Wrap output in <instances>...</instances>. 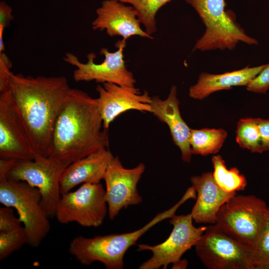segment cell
I'll return each mask as SVG.
<instances>
[{
  "instance_id": "24",
  "label": "cell",
  "mask_w": 269,
  "mask_h": 269,
  "mask_svg": "<svg viewBox=\"0 0 269 269\" xmlns=\"http://www.w3.org/2000/svg\"><path fill=\"white\" fill-rule=\"evenodd\" d=\"M27 243L24 227L9 232H0V260H3Z\"/></svg>"
},
{
  "instance_id": "17",
  "label": "cell",
  "mask_w": 269,
  "mask_h": 269,
  "mask_svg": "<svg viewBox=\"0 0 269 269\" xmlns=\"http://www.w3.org/2000/svg\"><path fill=\"white\" fill-rule=\"evenodd\" d=\"M150 105L151 113L168 127L174 144L180 150L182 159L190 162L192 154L189 143L191 129L181 117L176 87H171L165 100L158 96L151 98Z\"/></svg>"
},
{
  "instance_id": "29",
  "label": "cell",
  "mask_w": 269,
  "mask_h": 269,
  "mask_svg": "<svg viewBox=\"0 0 269 269\" xmlns=\"http://www.w3.org/2000/svg\"><path fill=\"white\" fill-rule=\"evenodd\" d=\"M259 127L263 151L269 150V119L259 118Z\"/></svg>"
},
{
  "instance_id": "4",
  "label": "cell",
  "mask_w": 269,
  "mask_h": 269,
  "mask_svg": "<svg viewBox=\"0 0 269 269\" xmlns=\"http://www.w3.org/2000/svg\"><path fill=\"white\" fill-rule=\"evenodd\" d=\"M41 199L39 189L27 182L0 178V203L16 210L27 234V244L32 248L39 246L51 228Z\"/></svg>"
},
{
  "instance_id": "20",
  "label": "cell",
  "mask_w": 269,
  "mask_h": 269,
  "mask_svg": "<svg viewBox=\"0 0 269 269\" xmlns=\"http://www.w3.org/2000/svg\"><path fill=\"white\" fill-rule=\"evenodd\" d=\"M228 135L222 129H191L189 143L194 154L208 155L217 153Z\"/></svg>"
},
{
  "instance_id": "12",
  "label": "cell",
  "mask_w": 269,
  "mask_h": 269,
  "mask_svg": "<svg viewBox=\"0 0 269 269\" xmlns=\"http://www.w3.org/2000/svg\"><path fill=\"white\" fill-rule=\"evenodd\" d=\"M145 168L143 163L133 168H125L118 156L113 157L103 179L106 186L105 200L110 219L114 220L122 209L142 202L137 185Z\"/></svg>"
},
{
  "instance_id": "23",
  "label": "cell",
  "mask_w": 269,
  "mask_h": 269,
  "mask_svg": "<svg viewBox=\"0 0 269 269\" xmlns=\"http://www.w3.org/2000/svg\"><path fill=\"white\" fill-rule=\"evenodd\" d=\"M133 6L140 23L149 35L156 30L155 15L158 10L171 0H117Z\"/></svg>"
},
{
  "instance_id": "13",
  "label": "cell",
  "mask_w": 269,
  "mask_h": 269,
  "mask_svg": "<svg viewBox=\"0 0 269 269\" xmlns=\"http://www.w3.org/2000/svg\"><path fill=\"white\" fill-rule=\"evenodd\" d=\"M37 155L7 91L0 92V159L32 160Z\"/></svg>"
},
{
  "instance_id": "3",
  "label": "cell",
  "mask_w": 269,
  "mask_h": 269,
  "mask_svg": "<svg viewBox=\"0 0 269 269\" xmlns=\"http://www.w3.org/2000/svg\"><path fill=\"white\" fill-rule=\"evenodd\" d=\"M196 198L195 189L190 187L173 206L157 214L139 229L127 233L97 236L94 238L80 235L70 243L69 253L84 266L100 262L107 269H122L124 264V257L130 247L135 245L138 239L153 226L172 217L179 207L186 201Z\"/></svg>"
},
{
  "instance_id": "14",
  "label": "cell",
  "mask_w": 269,
  "mask_h": 269,
  "mask_svg": "<svg viewBox=\"0 0 269 269\" xmlns=\"http://www.w3.org/2000/svg\"><path fill=\"white\" fill-rule=\"evenodd\" d=\"M99 104L103 128L108 130L111 123L122 113L130 110L151 113V98L146 91L141 94L134 87L121 86L111 83L99 85Z\"/></svg>"
},
{
  "instance_id": "27",
  "label": "cell",
  "mask_w": 269,
  "mask_h": 269,
  "mask_svg": "<svg viewBox=\"0 0 269 269\" xmlns=\"http://www.w3.org/2000/svg\"><path fill=\"white\" fill-rule=\"evenodd\" d=\"M269 88V63L246 86L248 91L265 94Z\"/></svg>"
},
{
  "instance_id": "1",
  "label": "cell",
  "mask_w": 269,
  "mask_h": 269,
  "mask_svg": "<svg viewBox=\"0 0 269 269\" xmlns=\"http://www.w3.org/2000/svg\"><path fill=\"white\" fill-rule=\"evenodd\" d=\"M71 89L64 76L10 71L6 90L37 155L48 157L55 120Z\"/></svg>"
},
{
  "instance_id": "15",
  "label": "cell",
  "mask_w": 269,
  "mask_h": 269,
  "mask_svg": "<svg viewBox=\"0 0 269 269\" xmlns=\"http://www.w3.org/2000/svg\"><path fill=\"white\" fill-rule=\"evenodd\" d=\"M96 14L92 22L94 30H105L110 36H120L125 41L134 35L153 39L141 28L137 12L132 5L117 0H105Z\"/></svg>"
},
{
  "instance_id": "16",
  "label": "cell",
  "mask_w": 269,
  "mask_h": 269,
  "mask_svg": "<svg viewBox=\"0 0 269 269\" xmlns=\"http://www.w3.org/2000/svg\"><path fill=\"white\" fill-rule=\"evenodd\" d=\"M190 180L197 196L190 213L193 220L198 224H216L220 208L236 192L228 193L223 190L215 181L211 172L193 176Z\"/></svg>"
},
{
  "instance_id": "5",
  "label": "cell",
  "mask_w": 269,
  "mask_h": 269,
  "mask_svg": "<svg viewBox=\"0 0 269 269\" xmlns=\"http://www.w3.org/2000/svg\"><path fill=\"white\" fill-rule=\"evenodd\" d=\"M185 0L196 11L206 27L204 34L195 45V49L232 50L239 42L250 45L258 43L225 10L224 0Z\"/></svg>"
},
{
  "instance_id": "7",
  "label": "cell",
  "mask_w": 269,
  "mask_h": 269,
  "mask_svg": "<svg viewBox=\"0 0 269 269\" xmlns=\"http://www.w3.org/2000/svg\"><path fill=\"white\" fill-rule=\"evenodd\" d=\"M269 207L255 195H235L219 210L216 224L254 248L265 223Z\"/></svg>"
},
{
  "instance_id": "31",
  "label": "cell",
  "mask_w": 269,
  "mask_h": 269,
  "mask_svg": "<svg viewBox=\"0 0 269 269\" xmlns=\"http://www.w3.org/2000/svg\"><path fill=\"white\" fill-rule=\"evenodd\" d=\"M187 264L188 263L186 260H181L180 261L172 266V269H185Z\"/></svg>"
},
{
  "instance_id": "11",
  "label": "cell",
  "mask_w": 269,
  "mask_h": 269,
  "mask_svg": "<svg viewBox=\"0 0 269 269\" xmlns=\"http://www.w3.org/2000/svg\"><path fill=\"white\" fill-rule=\"evenodd\" d=\"M117 50L110 52L106 48L100 50L104 60L100 63L95 61L96 56L94 53L87 56V63H82L74 54L67 53L64 60L76 69L73 72V79L76 82L95 81L102 84L111 83L121 86L134 87L136 82L132 72L128 70L124 57L126 41L119 40L115 44Z\"/></svg>"
},
{
  "instance_id": "9",
  "label": "cell",
  "mask_w": 269,
  "mask_h": 269,
  "mask_svg": "<svg viewBox=\"0 0 269 269\" xmlns=\"http://www.w3.org/2000/svg\"><path fill=\"white\" fill-rule=\"evenodd\" d=\"M108 213L105 190L100 183H85L76 191L61 195L55 217L61 224L76 222L84 227H98Z\"/></svg>"
},
{
  "instance_id": "10",
  "label": "cell",
  "mask_w": 269,
  "mask_h": 269,
  "mask_svg": "<svg viewBox=\"0 0 269 269\" xmlns=\"http://www.w3.org/2000/svg\"><path fill=\"white\" fill-rule=\"evenodd\" d=\"M173 229L168 238L163 242L155 246L138 244L137 251H150L151 257L141 264L139 269H167L181 261L182 255L196 243L207 229V226L195 227L193 224L191 214L177 216L170 218Z\"/></svg>"
},
{
  "instance_id": "18",
  "label": "cell",
  "mask_w": 269,
  "mask_h": 269,
  "mask_svg": "<svg viewBox=\"0 0 269 269\" xmlns=\"http://www.w3.org/2000/svg\"><path fill=\"white\" fill-rule=\"evenodd\" d=\"M113 157L110 151L104 148L70 164L60 178L61 194L81 183H100Z\"/></svg>"
},
{
  "instance_id": "26",
  "label": "cell",
  "mask_w": 269,
  "mask_h": 269,
  "mask_svg": "<svg viewBox=\"0 0 269 269\" xmlns=\"http://www.w3.org/2000/svg\"><path fill=\"white\" fill-rule=\"evenodd\" d=\"M21 222L14 214L11 207L0 208V232H9L22 227Z\"/></svg>"
},
{
  "instance_id": "2",
  "label": "cell",
  "mask_w": 269,
  "mask_h": 269,
  "mask_svg": "<svg viewBox=\"0 0 269 269\" xmlns=\"http://www.w3.org/2000/svg\"><path fill=\"white\" fill-rule=\"evenodd\" d=\"M108 145L97 98L71 88L55 120L48 157L69 165Z\"/></svg>"
},
{
  "instance_id": "6",
  "label": "cell",
  "mask_w": 269,
  "mask_h": 269,
  "mask_svg": "<svg viewBox=\"0 0 269 269\" xmlns=\"http://www.w3.org/2000/svg\"><path fill=\"white\" fill-rule=\"evenodd\" d=\"M209 269H255L252 248L216 224L207 226L194 245Z\"/></svg>"
},
{
  "instance_id": "28",
  "label": "cell",
  "mask_w": 269,
  "mask_h": 269,
  "mask_svg": "<svg viewBox=\"0 0 269 269\" xmlns=\"http://www.w3.org/2000/svg\"><path fill=\"white\" fill-rule=\"evenodd\" d=\"M11 12V7L6 3L4 1L0 2V52H3L4 50L3 41L4 29L9 25L10 21L13 19Z\"/></svg>"
},
{
  "instance_id": "22",
  "label": "cell",
  "mask_w": 269,
  "mask_h": 269,
  "mask_svg": "<svg viewBox=\"0 0 269 269\" xmlns=\"http://www.w3.org/2000/svg\"><path fill=\"white\" fill-rule=\"evenodd\" d=\"M259 118L240 119L237 124L236 140L239 146L252 152H263L259 127Z\"/></svg>"
},
{
  "instance_id": "30",
  "label": "cell",
  "mask_w": 269,
  "mask_h": 269,
  "mask_svg": "<svg viewBox=\"0 0 269 269\" xmlns=\"http://www.w3.org/2000/svg\"><path fill=\"white\" fill-rule=\"evenodd\" d=\"M15 162L16 160L12 159H0V178L6 177Z\"/></svg>"
},
{
  "instance_id": "19",
  "label": "cell",
  "mask_w": 269,
  "mask_h": 269,
  "mask_svg": "<svg viewBox=\"0 0 269 269\" xmlns=\"http://www.w3.org/2000/svg\"><path fill=\"white\" fill-rule=\"evenodd\" d=\"M265 66H247L221 74L203 72L200 74L197 83L190 87L189 96L193 99L201 100L218 91L231 89L234 86H247Z\"/></svg>"
},
{
  "instance_id": "8",
  "label": "cell",
  "mask_w": 269,
  "mask_h": 269,
  "mask_svg": "<svg viewBox=\"0 0 269 269\" xmlns=\"http://www.w3.org/2000/svg\"><path fill=\"white\" fill-rule=\"evenodd\" d=\"M68 165L49 157L38 155L34 160L16 161L6 177L23 181L39 189L40 204L49 219L55 217L61 196L60 180Z\"/></svg>"
},
{
  "instance_id": "25",
  "label": "cell",
  "mask_w": 269,
  "mask_h": 269,
  "mask_svg": "<svg viewBox=\"0 0 269 269\" xmlns=\"http://www.w3.org/2000/svg\"><path fill=\"white\" fill-rule=\"evenodd\" d=\"M253 252L255 269H269V210Z\"/></svg>"
},
{
  "instance_id": "21",
  "label": "cell",
  "mask_w": 269,
  "mask_h": 269,
  "mask_svg": "<svg viewBox=\"0 0 269 269\" xmlns=\"http://www.w3.org/2000/svg\"><path fill=\"white\" fill-rule=\"evenodd\" d=\"M212 163L214 179L223 190L232 193L245 189L247 185L246 178L236 167L228 169L225 161L220 155L213 156Z\"/></svg>"
}]
</instances>
